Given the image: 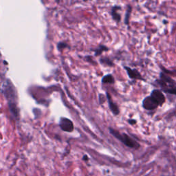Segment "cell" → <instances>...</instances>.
Segmentation results:
<instances>
[{"label":"cell","mask_w":176,"mask_h":176,"mask_svg":"<svg viewBox=\"0 0 176 176\" xmlns=\"http://www.w3.org/2000/svg\"><path fill=\"white\" fill-rule=\"evenodd\" d=\"M156 83L161 88L162 91L176 96V81L169 75L161 72L159 79L156 80Z\"/></svg>","instance_id":"1"},{"label":"cell","mask_w":176,"mask_h":176,"mask_svg":"<svg viewBox=\"0 0 176 176\" xmlns=\"http://www.w3.org/2000/svg\"><path fill=\"white\" fill-rule=\"evenodd\" d=\"M109 130L110 134H111L112 135H113L116 139H118V140L122 142L124 145L128 146V147L131 149H138L139 147H140V144L135 140H134L133 138L130 137L129 135H127V134L125 133L120 134L118 131H117L111 127L109 128Z\"/></svg>","instance_id":"2"},{"label":"cell","mask_w":176,"mask_h":176,"mask_svg":"<svg viewBox=\"0 0 176 176\" xmlns=\"http://www.w3.org/2000/svg\"><path fill=\"white\" fill-rule=\"evenodd\" d=\"M6 91L5 95L6 98L8 101V105L10 112H12L14 116H17L19 114V112H18V109L17 107V102H16V94L14 93V89L13 86L10 82H8L6 83Z\"/></svg>","instance_id":"3"},{"label":"cell","mask_w":176,"mask_h":176,"mask_svg":"<svg viewBox=\"0 0 176 176\" xmlns=\"http://www.w3.org/2000/svg\"><path fill=\"white\" fill-rule=\"evenodd\" d=\"M150 96H151L154 101H155L157 105L159 106H162L164 103L166 102V98H165L164 94L160 90L158 89H155L153 90L151 94H150Z\"/></svg>","instance_id":"4"},{"label":"cell","mask_w":176,"mask_h":176,"mask_svg":"<svg viewBox=\"0 0 176 176\" xmlns=\"http://www.w3.org/2000/svg\"><path fill=\"white\" fill-rule=\"evenodd\" d=\"M124 69L126 70L127 74L130 79L146 81V80L143 78V76L137 69L131 68L129 67H128V66H124Z\"/></svg>","instance_id":"5"},{"label":"cell","mask_w":176,"mask_h":176,"mask_svg":"<svg viewBox=\"0 0 176 176\" xmlns=\"http://www.w3.org/2000/svg\"><path fill=\"white\" fill-rule=\"evenodd\" d=\"M142 105L143 108L146 110H149V111L155 110L159 107V105H157V102L150 96H146L143 99Z\"/></svg>","instance_id":"6"},{"label":"cell","mask_w":176,"mask_h":176,"mask_svg":"<svg viewBox=\"0 0 176 176\" xmlns=\"http://www.w3.org/2000/svg\"><path fill=\"white\" fill-rule=\"evenodd\" d=\"M59 126L62 130L67 132H72L74 130V125L70 120L66 118H61L60 119Z\"/></svg>","instance_id":"7"},{"label":"cell","mask_w":176,"mask_h":176,"mask_svg":"<svg viewBox=\"0 0 176 176\" xmlns=\"http://www.w3.org/2000/svg\"><path fill=\"white\" fill-rule=\"evenodd\" d=\"M106 96H107V99L108 104H109V107L110 110H111L112 112L115 116L118 115L120 113V109H119V107H118V105H117L115 102H113L112 97L108 92L106 93Z\"/></svg>","instance_id":"8"},{"label":"cell","mask_w":176,"mask_h":176,"mask_svg":"<svg viewBox=\"0 0 176 176\" xmlns=\"http://www.w3.org/2000/svg\"><path fill=\"white\" fill-rule=\"evenodd\" d=\"M121 9H122V8H121L120 6H114L112 8L111 11V14L113 19L115 21H116L117 23H119V22L121 21V14L118 13V10Z\"/></svg>","instance_id":"9"},{"label":"cell","mask_w":176,"mask_h":176,"mask_svg":"<svg viewBox=\"0 0 176 176\" xmlns=\"http://www.w3.org/2000/svg\"><path fill=\"white\" fill-rule=\"evenodd\" d=\"M132 13V6L131 5H127V10L125 13V17H124V24L128 25L129 24V18Z\"/></svg>","instance_id":"10"},{"label":"cell","mask_w":176,"mask_h":176,"mask_svg":"<svg viewBox=\"0 0 176 176\" xmlns=\"http://www.w3.org/2000/svg\"><path fill=\"white\" fill-rule=\"evenodd\" d=\"M102 83H109V84H113L115 83V79L112 74H107L102 77Z\"/></svg>","instance_id":"11"},{"label":"cell","mask_w":176,"mask_h":176,"mask_svg":"<svg viewBox=\"0 0 176 176\" xmlns=\"http://www.w3.org/2000/svg\"><path fill=\"white\" fill-rule=\"evenodd\" d=\"M109 48L107 47L101 45L99 46L97 49L95 50V55H96V56H99V55H101L103 52H107Z\"/></svg>","instance_id":"12"},{"label":"cell","mask_w":176,"mask_h":176,"mask_svg":"<svg viewBox=\"0 0 176 176\" xmlns=\"http://www.w3.org/2000/svg\"><path fill=\"white\" fill-rule=\"evenodd\" d=\"M100 61H101V63L102 64H103L104 65L109 66V67H112V66L114 65V63H113V61L111 59H109V58H107V57L101 58Z\"/></svg>","instance_id":"13"},{"label":"cell","mask_w":176,"mask_h":176,"mask_svg":"<svg viewBox=\"0 0 176 176\" xmlns=\"http://www.w3.org/2000/svg\"><path fill=\"white\" fill-rule=\"evenodd\" d=\"M161 69H162V72L164 73H165V74H172V75H173V76H176V69H175V70H168L167 69H165L164 68L162 67L161 66Z\"/></svg>","instance_id":"14"},{"label":"cell","mask_w":176,"mask_h":176,"mask_svg":"<svg viewBox=\"0 0 176 176\" xmlns=\"http://www.w3.org/2000/svg\"><path fill=\"white\" fill-rule=\"evenodd\" d=\"M127 122L129 124H131V125H135V124L137 123V120L134 118H129L127 120Z\"/></svg>","instance_id":"15"},{"label":"cell","mask_w":176,"mask_h":176,"mask_svg":"<svg viewBox=\"0 0 176 176\" xmlns=\"http://www.w3.org/2000/svg\"><path fill=\"white\" fill-rule=\"evenodd\" d=\"M58 48L59 49V50H61V49H63V48H65V47H68V45L66 43H59L58 44Z\"/></svg>","instance_id":"16"}]
</instances>
